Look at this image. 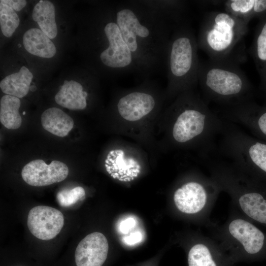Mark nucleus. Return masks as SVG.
I'll return each instance as SVG.
<instances>
[{
  "label": "nucleus",
  "instance_id": "f257e3e1",
  "mask_svg": "<svg viewBox=\"0 0 266 266\" xmlns=\"http://www.w3.org/2000/svg\"><path fill=\"white\" fill-rule=\"evenodd\" d=\"M113 10L139 75L149 77L166 64L172 27L139 0L120 1Z\"/></svg>",
  "mask_w": 266,
  "mask_h": 266
},
{
  "label": "nucleus",
  "instance_id": "f03ea898",
  "mask_svg": "<svg viewBox=\"0 0 266 266\" xmlns=\"http://www.w3.org/2000/svg\"><path fill=\"white\" fill-rule=\"evenodd\" d=\"M173 109L176 115L171 134L175 142L194 143L202 148L203 156L212 153L216 149V138L224 129V120L192 90L180 94Z\"/></svg>",
  "mask_w": 266,
  "mask_h": 266
},
{
  "label": "nucleus",
  "instance_id": "7ed1b4c3",
  "mask_svg": "<svg viewBox=\"0 0 266 266\" xmlns=\"http://www.w3.org/2000/svg\"><path fill=\"white\" fill-rule=\"evenodd\" d=\"M209 176L231 199L233 207L248 220L266 225V190L258 179L231 161L203 157Z\"/></svg>",
  "mask_w": 266,
  "mask_h": 266
},
{
  "label": "nucleus",
  "instance_id": "20e7f679",
  "mask_svg": "<svg viewBox=\"0 0 266 266\" xmlns=\"http://www.w3.org/2000/svg\"><path fill=\"white\" fill-rule=\"evenodd\" d=\"M248 23L226 12L213 11L204 16L197 39L198 48L209 60L240 65L246 61L244 37Z\"/></svg>",
  "mask_w": 266,
  "mask_h": 266
},
{
  "label": "nucleus",
  "instance_id": "39448f33",
  "mask_svg": "<svg viewBox=\"0 0 266 266\" xmlns=\"http://www.w3.org/2000/svg\"><path fill=\"white\" fill-rule=\"evenodd\" d=\"M239 65L211 60L200 62L198 83L207 103L223 107L253 99V86Z\"/></svg>",
  "mask_w": 266,
  "mask_h": 266
},
{
  "label": "nucleus",
  "instance_id": "423d86ee",
  "mask_svg": "<svg viewBox=\"0 0 266 266\" xmlns=\"http://www.w3.org/2000/svg\"><path fill=\"white\" fill-rule=\"evenodd\" d=\"M198 49L197 38L187 20L173 28L166 61L168 90L171 95L192 90L198 83Z\"/></svg>",
  "mask_w": 266,
  "mask_h": 266
},
{
  "label": "nucleus",
  "instance_id": "0eeeda50",
  "mask_svg": "<svg viewBox=\"0 0 266 266\" xmlns=\"http://www.w3.org/2000/svg\"><path fill=\"white\" fill-rule=\"evenodd\" d=\"M233 266L261 256L265 250L263 232L233 207L225 222L209 229Z\"/></svg>",
  "mask_w": 266,
  "mask_h": 266
},
{
  "label": "nucleus",
  "instance_id": "6e6552de",
  "mask_svg": "<svg viewBox=\"0 0 266 266\" xmlns=\"http://www.w3.org/2000/svg\"><path fill=\"white\" fill-rule=\"evenodd\" d=\"M218 138L219 150L230 161L251 176L266 179V141L226 120Z\"/></svg>",
  "mask_w": 266,
  "mask_h": 266
},
{
  "label": "nucleus",
  "instance_id": "1a4fd4ad",
  "mask_svg": "<svg viewBox=\"0 0 266 266\" xmlns=\"http://www.w3.org/2000/svg\"><path fill=\"white\" fill-rule=\"evenodd\" d=\"M221 192L210 176L199 173L175 190L173 201L179 212L210 229L215 224L210 215Z\"/></svg>",
  "mask_w": 266,
  "mask_h": 266
},
{
  "label": "nucleus",
  "instance_id": "9d476101",
  "mask_svg": "<svg viewBox=\"0 0 266 266\" xmlns=\"http://www.w3.org/2000/svg\"><path fill=\"white\" fill-rule=\"evenodd\" d=\"M219 115L224 120L246 128L254 136L266 141V104L253 99L223 106Z\"/></svg>",
  "mask_w": 266,
  "mask_h": 266
},
{
  "label": "nucleus",
  "instance_id": "9b49d317",
  "mask_svg": "<svg viewBox=\"0 0 266 266\" xmlns=\"http://www.w3.org/2000/svg\"><path fill=\"white\" fill-rule=\"evenodd\" d=\"M64 224V218L59 210L48 206L38 205L29 212L27 225L33 236L43 240L55 237Z\"/></svg>",
  "mask_w": 266,
  "mask_h": 266
},
{
  "label": "nucleus",
  "instance_id": "f8f14e48",
  "mask_svg": "<svg viewBox=\"0 0 266 266\" xmlns=\"http://www.w3.org/2000/svg\"><path fill=\"white\" fill-rule=\"evenodd\" d=\"M188 266H233L220 245L211 236H196L188 253Z\"/></svg>",
  "mask_w": 266,
  "mask_h": 266
},
{
  "label": "nucleus",
  "instance_id": "ddd939ff",
  "mask_svg": "<svg viewBox=\"0 0 266 266\" xmlns=\"http://www.w3.org/2000/svg\"><path fill=\"white\" fill-rule=\"evenodd\" d=\"M68 172L67 166L61 161L54 160L47 165L43 160L37 159L31 161L23 167L21 175L28 184L41 187L63 181Z\"/></svg>",
  "mask_w": 266,
  "mask_h": 266
},
{
  "label": "nucleus",
  "instance_id": "4468645a",
  "mask_svg": "<svg viewBox=\"0 0 266 266\" xmlns=\"http://www.w3.org/2000/svg\"><path fill=\"white\" fill-rule=\"evenodd\" d=\"M145 88L125 93L118 100L116 107L119 115L130 121L140 120L156 107L157 100L152 93Z\"/></svg>",
  "mask_w": 266,
  "mask_h": 266
},
{
  "label": "nucleus",
  "instance_id": "2eb2a0df",
  "mask_svg": "<svg viewBox=\"0 0 266 266\" xmlns=\"http://www.w3.org/2000/svg\"><path fill=\"white\" fill-rule=\"evenodd\" d=\"M108 252L106 237L99 232L85 236L78 244L75 252L76 266H102Z\"/></svg>",
  "mask_w": 266,
  "mask_h": 266
},
{
  "label": "nucleus",
  "instance_id": "dca6fc26",
  "mask_svg": "<svg viewBox=\"0 0 266 266\" xmlns=\"http://www.w3.org/2000/svg\"><path fill=\"white\" fill-rule=\"evenodd\" d=\"M172 28L187 20V2L179 0H139Z\"/></svg>",
  "mask_w": 266,
  "mask_h": 266
},
{
  "label": "nucleus",
  "instance_id": "f3484780",
  "mask_svg": "<svg viewBox=\"0 0 266 266\" xmlns=\"http://www.w3.org/2000/svg\"><path fill=\"white\" fill-rule=\"evenodd\" d=\"M259 18L249 52L259 75L260 90L266 97V13Z\"/></svg>",
  "mask_w": 266,
  "mask_h": 266
},
{
  "label": "nucleus",
  "instance_id": "a211bd4d",
  "mask_svg": "<svg viewBox=\"0 0 266 266\" xmlns=\"http://www.w3.org/2000/svg\"><path fill=\"white\" fill-rule=\"evenodd\" d=\"M82 85L74 80H65L55 96L57 104L70 110H83L87 107L88 93Z\"/></svg>",
  "mask_w": 266,
  "mask_h": 266
},
{
  "label": "nucleus",
  "instance_id": "6ab92c4d",
  "mask_svg": "<svg viewBox=\"0 0 266 266\" xmlns=\"http://www.w3.org/2000/svg\"><path fill=\"white\" fill-rule=\"evenodd\" d=\"M23 43L28 52L39 57L50 58L56 53L54 44L46 34L37 28H32L25 32Z\"/></svg>",
  "mask_w": 266,
  "mask_h": 266
},
{
  "label": "nucleus",
  "instance_id": "aec40b11",
  "mask_svg": "<svg viewBox=\"0 0 266 266\" xmlns=\"http://www.w3.org/2000/svg\"><path fill=\"white\" fill-rule=\"evenodd\" d=\"M223 5L225 11L247 23L266 13V0H229Z\"/></svg>",
  "mask_w": 266,
  "mask_h": 266
},
{
  "label": "nucleus",
  "instance_id": "412c9836",
  "mask_svg": "<svg viewBox=\"0 0 266 266\" xmlns=\"http://www.w3.org/2000/svg\"><path fill=\"white\" fill-rule=\"evenodd\" d=\"M41 123L44 129L59 137L66 136L74 125L73 119L57 107L45 110L41 116Z\"/></svg>",
  "mask_w": 266,
  "mask_h": 266
},
{
  "label": "nucleus",
  "instance_id": "4be33fe9",
  "mask_svg": "<svg viewBox=\"0 0 266 266\" xmlns=\"http://www.w3.org/2000/svg\"><path fill=\"white\" fill-rule=\"evenodd\" d=\"M33 75L25 66L19 71L5 77L0 82V88L3 93L18 98L26 96L30 89Z\"/></svg>",
  "mask_w": 266,
  "mask_h": 266
},
{
  "label": "nucleus",
  "instance_id": "5701e85b",
  "mask_svg": "<svg viewBox=\"0 0 266 266\" xmlns=\"http://www.w3.org/2000/svg\"><path fill=\"white\" fill-rule=\"evenodd\" d=\"M32 18L50 39H53L56 36L58 30L55 7L51 1L40 0L33 7Z\"/></svg>",
  "mask_w": 266,
  "mask_h": 266
},
{
  "label": "nucleus",
  "instance_id": "b1692460",
  "mask_svg": "<svg viewBox=\"0 0 266 266\" xmlns=\"http://www.w3.org/2000/svg\"><path fill=\"white\" fill-rule=\"evenodd\" d=\"M19 98L5 95L0 101V121L6 129L15 130L20 127L22 118L19 112Z\"/></svg>",
  "mask_w": 266,
  "mask_h": 266
},
{
  "label": "nucleus",
  "instance_id": "393cba45",
  "mask_svg": "<svg viewBox=\"0 0 266 266\" xmlns=\"http://www.w3.org/2000/svg\"><path fill=\"white\" fill-rule=\"evenodd\" d=\"M20 23L18 15L11 7L0 2V25L2 34L11 37Z\"/></svg>",
  "mask_w": 266,
  "mask_h": 266
},
{
  "label": "nucleus",
  "instance_id": "a878e982",
  "mask_svg": "<svg viewBox=\"0 0 266 266\" xmlns=\"http://www.w3.org/2000/svg\"><path fill=\"white\" fill-rule=\"evenodd\" d=\"M85 197V191L80 186L71 189H65L59 192L57 199L59 204L63 207H67L83 200Z\"/></svg>",
  "mask_w": 266,
  "mask_h": 266
},
{
  "label": "nucleus",
  "instance_id": "bb28decb",
  "mask_svg": "<svg viewBox=\"0 0 266 266\" xmlns=\"http://www.w3.org/2000/svg\"><path fill=\"white\" fill-rule=\"evenodd\" d=\"M142 235L140 232L136 231L131 233L123 238L124 242L129 245H134L142 240Z\"/></svg>",
  "mask_w": 266,
  "mask_h": 266
},
{
  "label": "nucleus",
  "instance_id": "cd10ccee",
  "mask_svg": "<svg viewBox=\"0 0 266 266\" xmlns=\"http://www.w3.org/2000/svg\"><path fill=\"white\" fill-rule=\"evenodd\" d=\"M136 222L132 217H129L122 221L119 225L120 231L124 234H127L135 226Z\"/></svg>",
  "mask_w": 266,
  "mask_h": 266
},
{
  "label": "nucleus",
  "instance_id": "c85d7f7f",
  "mask_svg": "<svg viewBox=\"0 0 266 266\" xmlns=\"http://www.w3.org/2000/svg\"><path fill=\"white\" fill-rule=\"evenodd\" d=\"M0 2L8 5L16 11L23 9L27 4V1L25 0H1Z\"/></svg>",
  "mask_w": 266,
  "mask_h": 266
},
{
  "label": "nucleus",
  "instance_id": "c756f323",
  "mask_svg": "<svg viewBox=\"0 0 266 266\" xmlns=\"http://www.w3.org/2000/svg\"><path fill=\"white\" fill-rule=\"evenodd\" d=\"M36 88L35 86H31L30 89L31 91H34L35 90H36Z\"/></svg>",
  "mask_w": 266,
  "mask_h": 266
},
{
  "label": "nucleus",
  "instance_id": "7c9ffc66",
  "mask_svg": "<svg viewBox=\"0 0 266 266\" xmlns=\"http://www.w3.org/2000/svg\"><path fill=\"white\" fill-rule=\"evenodd\" d=\"M22 114H23V115H25L26 114V112H25V111H23V112Z\"/></svg>",
  "mask_w": 266,
  "mask_h": 266
}]
</instances>
